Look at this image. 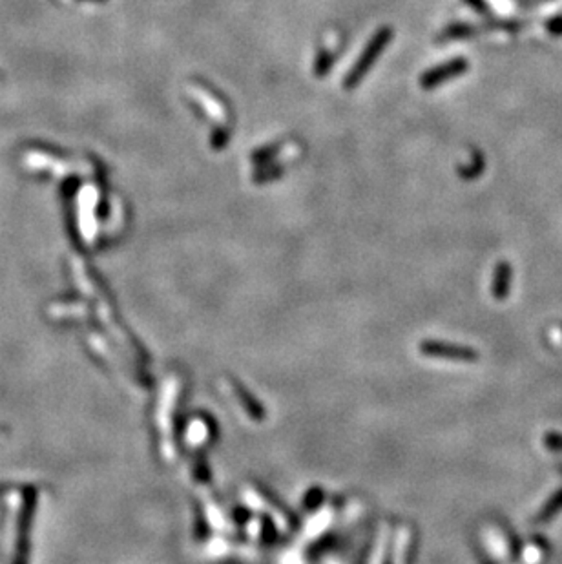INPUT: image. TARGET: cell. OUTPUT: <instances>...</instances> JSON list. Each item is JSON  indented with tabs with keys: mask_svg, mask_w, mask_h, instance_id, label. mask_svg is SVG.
Segmentation results:
<instances>
[{
	"mask_svg": "<svg viewBox=\"0 0 562 564\" xmlns=\"http://www.w3.org/2000/svg\"><path fill=\"white\" fill-rule=\"evenodd\" d=\"M422 351L426 354H431V357H444V358H457V360H476L478 354H476L473 349H466V347H455V345H449V343H438V342H429L423 343Z\"/></svg>",
	"mask_w": 562,
	"mask_h": 564,
	"instance_id": "3",
	"label": "cell"
},
{
	"mask_svg": "<svg viewBox=\"0 0 562 564\" xmlns=\"http://www.w3.org/2000/svg\"><path fill=\"white\" fill-rule=\"evenodd\" d=\"M391 37H393V31H391L389 28H382L378 33L373 37V40L369 42V46L364 49V54H361L360 61L352 66L351 73L347 75V79H345L347 90H351V88L358 86V82L361 81V77L369 72V68L373 66L376 58H378L380 52H382V49L389 44Z\"/></svg>",
	"mask_w": 562,
	"mask_h": 564,
	"instance_id": "1",
	"label": "cell"
},
{
	"mask_svg": "<svg viewBox=\"0 0 562 564\" xmlns=\"http://www.w3.org/2000/svg\"><path fill=\"white\" fill-rule=\"evenodd\" d=\"M466 2L471 6V8H473V10L476 11V13L485 15L487 11H490V6L485 4L484 0H466Z\"/></svg>",
	"mask_w": 562,
	"mask_h": 564,
	"instance_id": "10",
	"label": "cell"
},
{
	"mask_svg": "<svg viewBox=\"0 0 562 564\" xmlns=\"http://www.w3.org/2000/svg\"><path fill=\"white\" fill-rule=\"evenodd\" d=\"M546 31L553 37H562V15H555L546 22Z\"/></svg>",
	"mask_w": 562,
	"mask_h": 564,
	"instance_id": "8",
	"label": "cell"
},
{
	"mask_svg": "<svg viewBox=\"0 0 562 564\" xmlns=\"http://www.w3.org/2000/svg\"><path fill=\"white\" fill-rule=\"evenodd\" d=\"M544 444L548 446L552 451H562V437L557 433H548L544 437Z\"/></svg>",
	"mask_w": 562,
	"mask_h": 564,
	"instance_id": "9",
	"label": "cell"
},
{
	"mask_svg": "<svg viewBox=\"0 0 562 564\" xmlns=\"http://www.w3.org/2000/svg\"><path fill=\"white\" fill-rule=\"evenodd\" d=\"M561 510H562V489L555 493V495L546 502V506H544L543 511L537 515V521L538 522L549 521V519H552L553 515H557Z\"/></svg>",
	"mask_w": 562,
	"mask_h": 564,
	"instance_id": "6",
	"label": "cell"
},
{
	"mask_svg": "<svg viewBox=\"0 0 562 564\" xmlns=\"http://www.w3.org/2000/svg\"><path fill=\"white\" fill-rule=\"evenodd\" d=\"M484 166H485L484 155H482L481 152H475V155H473V161H471L467 166H460V175L464 179H475L482 174Z\"/></svg>",
	"mask_w": 562,
	"mask_h": 564,
	"instance_id": "5",
	"label": "cell"
},
{
	"mask_svg": "<svg viewBox=\"0 0 562 564\" xmlns=\"http://www.w3.org/2000/svg\"><path fill=\"white\" fill-rule=\"evenodd\" d=\"M476 29L469 24H451L442 33V39L446 40H455V39H466V37H471L475 35Z\"/></svg>",
	"mask_w": 562,
	"mask_h": 564,
	"instance_id": "7",
	"label": "cell"
},
{
	"mask_svg": "<svg viewBox=\"0 0 562 564\" xmlns=\"http://www.w3.org/2000/svg\"><path fill=\"white\" fill-rule=\"evenodd\" d=\"M467 66H469V64H467L466 58L460 57L451 58V61H447V63L444 64H438L437 68H432V70L423 73L422 79H420V86H422L423 90H432V88L440 86L442 82L458 77L462 73H466Z\"/></svg>",
	"mask_w": 562,
	"mask_h": 564,
	"instance_id": "2",
	"label": "cell"
},
{
	"mask_svg": "<svg viewBox=\"0 0 562 564\" xmlns=\"http://www.w3.org/2000/svg\"><path fill=\"white\" fill-rule=\"evenodd\" d=\"M510 283H511V267L510 263H499L495 269V276H493V296L497 299H504L510 292Z\"/></svg>",
	"mask_w": 562,
	"mask_h": 564,
	"instance_id": "4",
	"label": "cell"
}]
</instances>
